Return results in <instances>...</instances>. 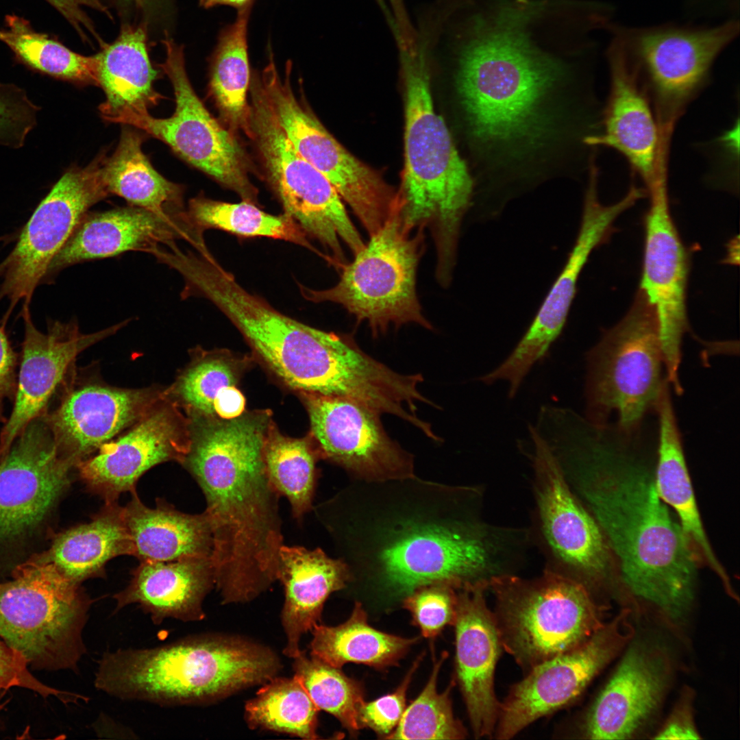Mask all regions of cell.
<instances>
[{"mask_svg": "<svg viewBox=\"0 0 740 740\" xmlns=\"http://www.w3.org/2000/svg\"><path fill=\"white\" fill-rule=\"evenodd\" d=\"M161 42L166 58L160 66L173 88L174 113L158 119L147 110L125 108L105 120L135 127L162 140L242 200L257 204L258 190L249 178L251 166L245 149L234 133L221 125L196 95L186 73L183 46L169 34Z\"/></svg>", "mask_w": 740, "mask_h": 740, "instance_id": "15", "label": "cell"}, {"mask_svg": "<svg viewBox=\"0 0 740 740\" xmlns=\"http://www.w3.org/2000/svg\"><path fill=\"white\" fill-rule=\"evenodd\" d=\"M630 617L629 610H622L579 646L528 671L500 702L493 736L511 739L536 720L576 701L633 637Z\"/></svg>", "mask_w": 740, "mask_h": 740, "instance_id": "18", "label": "cell"}, {"mask_svg": "<svg viewBox=\"0 0 740 740\" xmlns=\"http://www.w3.org/2000/svg\"><path fill=\"white\" fill-rule=\"evenodd\" d=\"M656 319L641 291L625 317L587 354L586 419L626 432L639 430L665 380Z\"/></svg>", "mask_w": 740, "mask_h": 740, "instance_id": "12", "label": "cell"}, {"mask_svg": "<svg viewBox=\"0 0 740 740\" xmlns=\"http://www.w3.org/2000/svg\"><path fill=\"white\" fill-rule=\"evenodd\" d=\"M391 5L395 14L397 25L400 27H406L409 23L406 16V12L402 0H390Z\"/></svg>", "mask_w": 740, "mask_h": 740, "instance_id": "56", "label": "cell"}, {"mask_svg": "<svg viewBox=\"0 0 740 740\" xmlns=\"http://www.w3.org/2000/svg\"><path fill=\"white\" fill-rule=\"evenodd\" d=\"M419 660L414 663L404 680L393 693L362 704L358 713L360 728L368 727L380 735L388 736L393 732L405 710L407 689Z\"/></svg>", "mask_w": 740, "mask_h": 740, "instance_id": "49", "label": "cell"}, {"mask_svg": "<svg viewBox=\"0 0 740 740\" xmlns=\"http://www.w3.org/2000/svg\"><path fill=\"white\" fill-rule=\"evenodd\" d=\"M246 361L223 351L197 354L167 396L189 417L227 420L243 413L245 399L237 384Z\"/></svg>", "mask_w": 740, "mask_h": 740, "instance_id": "36", "label": "cell"}, {"mask_svg": "<svg viewBox=\"0 0 740 740\" xmlns=\"http://www.w3.org/2000/svg\"><path fill=\"white\" fill-rule=\"evenodd\" d=\"M214 586L210 556L171 561H141L125 588L115 593L113 614L137 604L154 625L167 619L184 622L205 618L203 602Z\"/></svg>", "mask_w": 740, "mask_h": 740, "instance_id": "30", "label": "cell"}, {"mask_svg": "<svg viewBox=\"0 0 740 740\" xmlns=\"http://www.w3.org/2000/svg\"><path fill=\"white\" fill-rule=\"evenodd\" d=\"M404 84L405 163L399 212L411 229L428 227L437 264L456 262L460 227L474 204L475 182L443 117L435 109L426 45H399Z\"/></svg>", "mask_w": 740, "mask_h": 740, "instance_id": "7", "label": "cell"}, {"mask_svg": "<svg viewBox=\"0 0 740 740\" xmlns=\"http://www.w3.org/2000/svg\"><path fill=\"white\" fill-rule=\"evenodd\" d=\"M254 0H199V4L201 7L206 9L218 5H227L237 8L238 10L249 4L254 3Z\"/></svg>", "mask_w": 740, "mask_h": 740, "instance_id": "54", "label": "cell"}, {"mask_svg": "<svg viewBox=\"0 0 740 740\" xmlns=\"http://www.w3.org/2000/svg\"><path fill=\"white\" fill-rule=\"evenodd\" d=\"M540 8L519 0L475 20L456 50L454 91L475 182L474 200L499 210L557 179L579 180L601 132L591 77L526 32Z\"/></svg>", "mask_w": 740, "mask_h": 740, "instance_id": "1", "label": "cell"}, {"mask_svg": "<svg viewBox=\"0 0 740 740\" xmlns=\"http://www.w3.org/2000/svg\"><path fill=\"white\" fill-rule=\"evenodd\" d=\"M92 602L53 565L30 558L0 582V638L32 669L77 672Z\"/></svg>", "mask_w": 740, "mask_h": 740, "instance_id": "8", "label": "cell"}, {"mask_svg": "<svg viewBox=\"0 0 740 740\" xmlns=\"http://www.w3.org/2000/svg\"><path fill=\"white\" fill-rule=\"evenodd\" d=\"M447 656L443 652L434 661L432 674L425 688L405 708L395 730L385 737L387 739H463L467 732L460 721L455 718L450 693L452 682L442 693L436 689L441 665Z\"/></svg>", "mask_w": 740, "mask_h": 740, "instance_id": "45", "label": "cell"}, {"mask_svg": "<svg viewBox=\"0 0 740 740\" xmlns=\"http://www.w3.org/2000/svg\"><path fill=\"white\" fill-rule=\"evenodd\" d=\"M319 711L295 676L291 678L275 676L246 703L245 718L251 729L317 739Z\"/></svg>", "mask_w": 740, "mask_h": 740, "instance_id": "42", "label": "cell"}, {"mask_svg": "<svg viewBox=\"0 0 740 740\" xmlns=\"http://www.w3.org/2000/svg\"><path fill=\"white\" fill-rule=\"evenodd\" d=\"M73 467L42 416L25 428L0 459V543L41 521L67 488Z\"/></svg>", "mask_w": 740, "mask_h": 740, "instance_id": "21", "label": "cell"}, {"mask_svg": "<svg viewBox=\"0 0 740 740\" xmlns=\"http://www.w3.org/2000/svg\"><path fill=\"white\" fill-rule=\"evenodd\" d=\"M423 229L414 235L402 217L399 208L350 263L340 269L338 282L324 290L301 286L307 300L332 302L344 307L358 321L367 322L372 334L383 333L415 323L431 329L419 302L417 270L423 249Z\"/></svg>", "mask_w": 740, "mask_h": 740, "instance_id": "11", "label": "cell"}, {"mask_svg": "<svg viewBox=\"0 0 740 740\" xmlns=\"http://www.w3.org/2000/svg\"><path fill=\"white\" fill-rule=\"evenodd\" d=\"M143 140L139 132L123 127L114 152L101 156L100 173L108 193L156 212L185 211L184 188L155 170L142 150Z\"/></svg>", "mask_w": 740, "mask_h": 740, "instance_id": "37", "label": "cell"}, {"mask_svg": "<svg viewBox=\"0 0 740 740\" xmlns=\"http://www.w3.org/2000/svg\"><path fill=\"white\" fill-rule=\"evenodd\" d=\"M269 62L260 74L270 106L299 153L322 173L352 208L369 235L376 232L397 208V193L371 167L354 157L325 128L291 86L292 63L284 77Z\"/></svg>", "mask_w": 740, "mask_h": 740, "instance_id": "16", "label": "cell"}, {"mask_svg": "<svg viewBox=\"0 0 740 740\" xmlns=\"http://www.w3.org/2000/svg\"><path fill=\"white\" fill-rule=\"evenodd\" d=\"M267 473L280 495L289 501L293 516L301 519L312 508L319 458L310 438L282 434L272 421L264 449Z\"/></svg>", "mask_w": 740, "mask_h": 740, "instance_id": "43", "label": "cell"}, {"mask_svg": "<svg viewBox=\"0 0 740 740\" xmlns=\"http://www.w3.org/2000/svg\"><path fill=\"white\" fill-rule=\"evenodd\" d=\"M25 327L21 362L14 406L0 433V459L33 420L46 414L51 398L64 384L77 356L95 343L115 334L131 319L104 330L84 334L75 319L49 320L46 332L35 326L29 306H23Z\"/></svg>", "mask_w": 740, "mask_h": 740, "instance_id": "23", "label": "cell"}, {"mask_svg": "<svg viewBox=\"0 0 740 740\" xmlns=\"http://www.w3.org/2000/svg\"><path fill=\"white\" fill-rule=\"evenodd\" d=\"M188 215L200 230L217 229L247 238L282 240L319 253L301 227L288 215L272 214L247 201L227 203L203 195L188 202Z\"/></svg>", "mask_w": 740, "mask_h": 740, "instance_id": "41", "label": "cell"}, {"mask_svg": "<svg viewBox=\"0 0 740 740\" xmlns=\"http://www.w3.org/2000/svg\"><path fill=\"white\" fill-rule=\"evenodd\" d=\"M132 500L122 507L130 534L132 556L140 561H171L192 556H210L212 534L209 518L182 513L158 500L145 506L132 491Z\"/></svg>", "mask_w": 740, "mask_h": 740, "instance_id": "33", "label": "cell"}, {"mask_svg": "<svg viewBox=\"0 0 740 740\" xmlns=\"http://www.w3.org/2000/svg\"><path fill=\"white\" fill-rule=\"evenodd\" d=\"M246 127L265 179L281 204L308 238L318 241L335 266L346 260L342 245L354 255L365 245L339 194L295 149L267 99L260 73L251 75Z\"/></svg>", "mask_w": 740, "mask_h": 740, "instance_id": "10", "label": "cell"}, {"mask_svg": "<svg viewBox=\"0 0 740 740\" xmlns=\"http://www.w3.org/2000/svg\"><path fill=\"white\" fill-rule=\"evenodd\" d=\"M40 110L25 89L0 82V146L23 147L37 125Z\"/></svg>", "mask_w": 740, "mask_h": 740, "instance_id": "47", "label": "cell"}, {"mask_svg": "<svg viewBox=\"0 0 740 740\" xmlns=\"http://www.w3.org/2000/svg\"><path fill=\"white\" fill-rule=\"evenodd\" d=\"M650 206L645 219V242L640 289L657 322L666 371L676 373L688 323L686 292L688 258L670 212L667 182L647 190Z\"/></svg>", "mask_w": 740, "mask_h": 740, "instance_id": "22", "label": "cell"}, {"mask_svg": "<svg viewBox=\"0 0 740 740\" xmlns=\"http://www.w3.org/2000/svg\"><path fill=\"white\" fill-rule=\"evenodd\" d=\"M489 589L502 649L526 673L579 646L604 625V606L584 587L546 569L532 579L495 577Z\"/></svg>", "mask_w": 740, "mask_h": 740, "instance_id": "9", "label": "cell"}, {"mask_svg": "<svg viewBox=\"0 0 740 740\" xmlns=\"http://www.w3.org/2000/svg\"><path fill=\"white\" fill-rule=\"evenodd\" d=\"M301 395L310 419L309 438L319 458L338 465L359 480L415 476L413 456L388 436L379 413L343 397Z\"/></svg>", "mask_w": 740, "mask_h": 740, "instance_id": "19", "label": "cell"}, {"mask_svg": "<svg viewBox=\"0 0 740 740\" xmlns=\"http://www.w3.org/2000/svg\"><path fill=\"white\" fill-rule=\"evenodd\" d=\"M483 499L477 486L416 476L356 480L327 508L349 584L369 582L403 600L426 584L489 588L493 578L515 574L530 543L528 531L484 520Z\"/></svg>", "mask_w": 740, "mask_h": 740, "instance_id": "2", "label": "cell"}, {"mask_svg": "<svg viewBox=\"0 0 740 740\" xmlns=\"http://www.w3.org/2000/svg\"><path fill=\"white\" fill-rule=\"evenodd\" d=\"M132 554V547L123 516L114 502L105 506L87 523L58 534L50 547L31 558L51 563L71 582L103 574L108 562L119 556Z\"/></svg>", "mask_w": 740, "mask_h": 740, "instance_id": "35", "label": "cell"}, {"mask_svg": "<svg viewBox=\"0 0 740 740\" xmlns=\"http://www.w3.org/2000/svg\"><path fill=\"white\" fill-rule=\"evenodd\" d=\"M16 355L4 330L0 326V421L3 420V406L5 399L14 400L16 387Z\"/></svg>", "mask_w": 740, "mask_h": 740, "instance_id": "52", "label": "cell"}, {"mask_svg": "<svg viewBox=\"0 0 740 740\" xmlns=\"http://www.w3.org/2000/svg\"><path fill=\"white\" fill-rule=\"evenodd\" d=\"M58 11L77 31L86 26L90 21L84 6L94 8L95 0H45Z\"/></svg>", "mask_w": 740, "mask_h": 740, "instance_id": "53", "label": "cell"}, {"mask_svg": "<svg viewBox=\"0 0 740 740\" xmlns=\"http://www.w3.org/2000/svg\"><path fill=\"white\" fill-rule=\"evenodd\" d=\"M456 588L437 582L423 585L403 599L405 608L423 637L432 638L446 626L453 625L456 616Z\"/></svg>", "mask_w": 740, "mask_h": 740, "instance_id": "46", "label": "cell"}, {"mask_svg": "<svg viewBox=\"0 0 740 740\" xmlns=\"http://www.w3.org/2000/svg\"><path fill=\"white\" fill-rule=\"evenodd\" d=\"M669 387L665 382L655 406L658 417L656 489L665 503L675 510L698 560L724 582L728 575L712 550L695 502Z\"/></svg>", "mask_w": 740, "mask_h": 740, "instance_id": "32", "label": "cell"}, {"mask_svg": "<svg viewBox=\"0 0 740 740\" xmlns=\"http://www.w3.org/2000/svg\"><path fill=\"white\" fill-rule=\"evenodd\" d=\"M125 20L144 25L149 32L170 34L175 19L174 0H107Z\"/></svg>", "mask_w": 740, "mask_h": 740, "instance_id": "50", "label": "cell"}, {"mask_svg": "<svg viewBox=\"0 0 740 740\" xmlns=\"http://www.w3.org/2000/svg\"><path fill=\"white\" fill-rule=\"evenodd\" d=\"M311 631V656L339 669L350 662L378 668L395 664L417 640L372 628L360 602L355 603L351 616L343 624L336 626L317 624Z\"/></svg>", "mask_w": 740, "mask_h": 740, "instance_id": "38", "label": "cell"}, {"mask_svg": "<svg viewBox=\"0 0 740 740\" xmlns=\"http://www.w3.org/2000/svg\"><path fill=\"white\" fill-rule=\"evenodd\" d=\"M610 45L650 88L663 140L668 141L686 106L706 82L718 55L737 37L733 18L715 26L662 25L630 27L610 23Z\"/></svg>", "mask_w": 740, "mask_h": 740, "instance_id": "13", "label": "cell"}, {"mask_svg": "<svg viewBox=\"0 0 740 740\" xmlns=\"http://www.w3.org/2000/svg\"><path fill=\"white\" fill-rule=\"evenodd\" d=\"M12 687L29 689L45 698L56 697L64 704L77 699V693L49 687L34 677L25 658L0 638V693Z\"/></svg>", "mask_w": 740, "mask_h": 740, "instance_id": "48", "label": "cell"}, {"mask_svg": "<svg viewBox=\"0 0 740 740\" xmlns=\"http://www.w3.org/2000/svg\"><path fill=\"white\" fill-rule=\"evenodd\" d=\"M253 5L238 10L235 21L221 30L210 60V92L233 133L243 131L247 120L251 77L247 29Z\"/></svg>", "mask_w": 740, "mask_h": 740, "instance_id": "39", "label": "cell"}, {"mask_svg": "<svg viewBox=\"0 0 740 740\" xmlns=\"http://www.w3.org/2000/svg\"><path fill=\"white\" fill-rule=\"evenodd\" d=\"M483 585L457 589L456 616V676L476 738H491L500 702L494 689L495 667L502 650L493 611Z\"/></svg>", "mask_w": 740, "mask_h": 740, "instance_id": "28", "label": "cell"}, {"mask_svg": "<svg viewBox=\"0 0 740 740\" xmlns=\"http://www.w3.org/2000/svg\"><path fill=\"white\" fill-rule=\"evenodd\" d=\"M101 157L84 168L71 166L38 205L16 244L0 263V302L8 303L4 319L19 304L29 306L54 256L88 209L108 192L100 173Z\"/></svg>", "mask_w": 740, "mask_h": 740, "instance_id": "17", "label": "cell"}, {"mask_svg": "<svg viewBox=\"0 0 740 740\" xmlns=\"http://www.w3.org/2000/svg\"><path fill=\"white\" fill-rule=\"evenodd\" d=\"M281 668L279 657L267 646L241 637L208 633L154 647L106 651L97 662L93 684L121 700L198 705L266 683Z\"/></svg>", "mask_w": 740, "mask_h": 740, "instance_id": "6", "label": "cell"}, {"mask_svg": "<svg viewBox=\"0 0 740 740\" xmlns=\"http://www.w3.org/2000/svg\"><path fill=\"white\" fill-rule=\"evenodd\" d=\"M658 739H698L692 713L691 696L680 699L665 724L654 737Z\"/></svg>", "mask_w": 740, "mask_h": 740, "instance_id": "51", "label": "cell"}, {"mask_svg": "<svg viewBox=\"0 0 740 740\" xmlns=\"http://www.w3.org/2000/svg\"><path fill=\"white\" fill-rule=\"evenodd\" d=\"M669 676V659L662 650L644 640L632 641L572 735L590 739L631 737L657 709Z\"/></svg>", "mask_w": 740, "mask_h": 740, "instance_id": "27", "label": "cell"}, {"mask_svg": "<svg viewBox=\"0 0 740 740\" xmlns=\"http://www.w3.org/2000/svg\"><path fill=\"white\" fill-rule=\"evenodd\" d=\"M165 395V391L153 388L70 384L58 406L42 417L59 450L75 467L141 419Z\"/></svg>", "mask_w": 740, "mask_h": 740, "instance_id": "25", "label": "cell"}, {"mask_svg": "<svg viewBox=\"0 0 740 740\" xmlns=\"http://www.w3.org/2000/svg\"><path fill=\"white\" fill-rule=\"evenodd\" d=\"M166 396L115 439L101 445L76 468L82 481L106 502L135 491L140 476L166 461L182 464L191 444L190 421Z\"/></svg>", "mask_w": 740, "mask_h": 740, "instance_id": "20", "label": "cell"}, {"mask_svg": "<svg viewBox=\"0 0 740 740\" xmlns=\"http://www.w3.org/2000/svg\"><path fill=\"white\" fill-rule=\"evenodd\" d=\"M639 439V432L578 417L558 428L549 445L617 559L625 586L676 621L691 608L698 560L658 493Z\"/></svg>", "mask_w": 740, "mask_h": 740, "instance_id": "3", "label": "cell"}, {"mask_svg": "<svg viewBox=\"0 0 740 740\" xmlns=\"http://www.w3.org/2000/svg\"><path fill=\"white\" fill-rule=\"evenodd\" d=\"M691 4L695 3L698 5L700 3L703 4L706 3L707 4L712 3L713 4H717L720 8H724L729 10L732 14H734L735 11H738L739 8V0H690Z\"/></svg>", "mask_w": 740, "mask_h": 740, "instance_id": "55", "label": "cell"}, {"mask_svg": "<svg viewBox=\"0 0 740 740\" xmlns=\"http://www.w3.org/2000/svg\"><path fill=\"white\" fill-rule=\"evenodd\" d=\"M0 42L16 60L29 70L76 85L98 86L97 55L77 53L57 39L36 31L25 18L15 14L5 17Z\"/></svg>", "mask_w": 740, "mask_h": 740, "instance_id": "40", "label": "cell"}, {"mask_svg": "<svg viewBox=\"0 0 740 740\" xmlns=\"http://www.w3.org/2000/svg\"><path fill=\"white\" fill-rule=\"evenodd\" d=\"M194 291L217 307L268 368L301 394L343 397L373 410L391 397L393 370L349 339L282 314L245 289L219 263L200 273Z\"/></svg>", "mask_w": 740, "mask_h": 740, "instance_id": "5", "label": "cell"}, {"mask_svg": "<svg viewBox=\"0 0 740 740\" xmlns=\"http://www.w3.org/2000/svg\"><path fill=\"white\" fill-rule=\"evenodd\" d=\"M295 675L313 702L333 715L350 732L360 729L358 713L365 702L361 685L334 667L304 652L294 658Z\"/></svg>", "mask_w": 740, "mask_h": 740, "instance_id": "44", "label": "cell"}, {"mask_svg": "<svg viewBox=\"0 0 740 740\" xmlns=\"http://www.w3.org/2000/svg\"><path fill=\"white\" fill-rule=\"evenodd\" d=\"M620 212L595 197L584 200L580 228L565 264L536 314L509 356L495 369L497 377L519 387L532 367L560 336L576 295L580 275L592 251L606 241Z\"/></svg>", "mask_w": 740, "mask_h": 740, "instance_id": "26", "label": "cell"}, {"mask_svg": "<svg viewBox=\"0 0 740 740\" xmlns=\"http://www.w3.org/2000/svg\"><path fill=\"white\" fill-rule=\"evenodd\" d=\"M271 412L197 419L182 464L205 495L214 586L223 604L249 602L276 581L283 545L278 499L264 463Z\"/></svg>", "mask_w": 740, "mask_h": 740, "instance_id": "4", "label": "cell"}, {"mask_svg": "<svg viewBox=\"0 0 740 740\" xmlns=\"http://www.w3.org/2000/svg\"><path fill=\"white\" fill-rule=\"evenodd\" d=\"M277 579L284 587L282 624L286 636L283 653L295 658L301 652V637L321 621L323 604L334 591L347 587L351 575L341 558L322 550L282 545L279 551Z\"/></svg>", "mask_w": 740, "mask_h": 740, "instance_id": "31", "label": "cell"}, {"mask_svg": "<svg viewBox=\"0 0 740 740\" xmlns=\"http://www.w3.org/2000/svg\"><path fill=\"white\" fill-rule=\"evenodd\" d=\"M608 58L610 90L602 113L601 132L588 137L586 144L617 150L649 188L666 180L667 147L637 76L611 46Z\"/></svg>", "mask_w": 740, "mask_h": 740, "instance_id": "29", "label": "cell"}, {"mask_svg": "<svg viewBox=\"0 0 740 740\" xmlns=\"http://www.w3.org/2000/svg\"><path fill=\"white\" fill-rule=\"evenodd\" d=\"M204 232L187 210L161 213L130 206L87 212L51 260L42 284L49 283L63 269L90 260L114 257L129 251L147 252L184 240L204 255L210 253Z\"/></svg>", "mask_w": 740, "mask_h": 740, "instance_id": "24", "label": "cell"}, {"mask_svg": "<svg viewBox=\"0 0 740 740\" xmlns=\"http://www.w3.org/2000/svg\"><path fill=\"white\" fill-rule=\"evenodd\" d=\"M535 538L545 569L595 595L612 582L613 556L597 522L574 493L544 439L528 427ZM596 600V599H595Z\"/></svg>", "mask_w": 740, "mask_h": 740, "instance_id": "14", "label": "cell"}, {"mask_svg": "<svg viewBox=\"0 0 740 740\" xmlns=\"http://www.w3.org/2000/svg\"><path fill=\"white\" fill-rule=\"evenodd\" d=\"M147 27L123 23L117 38L98 57V86L106 95L99 110L106 119L125 108L147 110L162 98L153 88L158 71L148 52Z\"/></svg>", "mask_w": 740, "mask_h": 740, "instance_id": "34", "label": "cell"}]
</instances>
